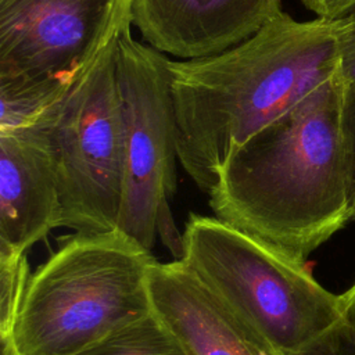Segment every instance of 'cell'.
Returning <instances> with one entry per match:
<instances>
[{
	"instance_id": "6da1fadb",
	"label": "cell",
	"mask_w": 355,
	"mask_h": 355,
	"mask_svg": "<svg viewBox=\"0 0 355 355\" xmlns=\"http://www.w3.org/2000/svg\"><path fill=\"white\" fill-rule=\"evenodd\" d=\"M337 19L280 11L212 55L168 57L178 159L209 193L226 158L338 73Z\"/></svg>"
},
{
	"instance_id": "7a4b0ae2",
	"label": "cell",
	"mask_w": 355,
	"mask_h": 355,
	"mask_svg": "<svg viewBox=\"0 0 355 355\" xmlns=\"http://www.w3.org/2000/svg\"><path fill=\"white\" fill-rule=\"evenodd\" d=\"M343 96L337 73L230 154L208 193L214 216L306 262L351 220Z\"/></svg>"
},
{
	"instance_id": "3957f363",
	"label": "cell",
	"mask_w": 355,
	"mask_h": 355,
	"mask_svg": "<svg viewBox=\"0 0 355 355\" xmlns=\"http://www.w3.org/2000/svg\"><path fill=\"white\" fill-rule=\"evenodd\" d=\"M155 261L119 229L75 233L29 276L8 338L19 355L80 352L153 312Z\"/></svg>"
},
{
	"instance_id": "277c9868",
	"label": "cell",
	"mask_w": 355,
	"mask_h": 355,
	"mask_svg": "<svg viewBox=\"0 0 355 355\" xmlns=\"http://www.w3.org/2000/svg\"><path fill=\"white\" fill-rule=\"evenodd\" d=\"M179 259L268 349L293 352L343 319L341 295L295 261L216 216L191 214Z\"/></svg>"
},
{
	"instance_id": "5b68a950",
	"label": "cell",
	"mask_w": 355,
	"mask_h": 355,
	"mask_svg": "<svg viewBox=\"0 0 355 355\" xmlns=\"http://www.w3.org/2000/svg\"><path fill=\"white\" fill-rule=\"evenodd\" d=\"M130 6V0H119L97 49L62 100L40 121L49 129L57 159L61 226L76 233L118 229L126 172V122L116 51L121 32L132 22Z\"/></svg>"
},
{
	"instance_id": "8992f818",
	"label": "cell",
	"mask_w": 355,
	"mask_h": 355,
	"mask_svg": "<svg viewBox=\"0 0 355 355\" xmlns=\"http://www.w3.org/2000/svg\"><path fill=\"white\" fill-rule=\"evenodd\" d=\"M132 22L121 32L116 72L126 122V172L118 229L151 250L161 236L182 251L168 200L176 189V119L168 57L139 42Z\"/></svg>"
},
{
	"instance_id": "52a82bcc",
	"label": "cell",
	"mask_w": 355,
	"mask_h": 355,
	"mask_svg": "<svg viewBox=\"0 0 355 355\" xmlns=\"http://www.w3.org/2000/svg\"><path fill=\"white\" fill-rule=\"evenodd\" d=\"M119 0H0V76L72 80Z\"/></svg>"
},
{
	"instance_id": "ba28073f",
	"label": "cell",
	"mask_w": 355,
	"mask_h": 355,
	"mask_svg": "<svg viewBox=\"0 0 355 355\" xmlns=\"http://www.w3.org/2000/svg\"><path fill=\"white\" fill-rule=\"evenodd\" d=\"M54 227L61 202L49 129L39 122L0 132V251L25 254Z\"/></svg>"
},
{
	"instance_id": "9c48e42d",
	"label": "cell",
	"mask_w": 355,
	"mask_h": 355,
	"mask_svg": "<svg viewBox=\"0 0 355 355\" xmlns=\"http://www.w3.org/2000/svg\"><path fill=\"white\" fill-rule=\"evenodd\" d=\"M143 40L179 60L218 54L257 32L280 0H130Z\"/></svg>"
},
{
	"instance_id": "30bf717a",
	"label": "cell",
	"mask_w": 355,
	"mask_h": 355,
	"mask_svg": "<svg viewBox=\"0 0 355 355\" xmlns=\"http://www.w3.org/2000/svg\"><path fill=\"white\" fill-rule=\"evenodd\" d=\"M153 312L187 355H269L180 261H155L148 270Z\"/></svg>"
},
{
	"instance_id": "8fae6325",
	"label": "cell",
	"mask_w": 355,
	"mask_h": 355,
	"mask_svg": "<svg viewBox=\"0 0 355 355\" xmlns=\"http://www.w3.org/2000/svg\"><path fill=\"white\" fill-rule=\"evenodd\" d=\"M72 82L73 79L0 76V132L40 122L62 100Z\"/></svg>"
},
{
	"instance_id": "7c38bea8",
	"label": "cell",
	"mask_w": 355,
	"mask_h": 355,
	"mask_svg": "<svg viewBox=\"0 0 355 355\" xmlns=\"http://www.w3.org/2000/svg\"><path fill=\"white\" fill-rule=\"evenodd\" d=\"M75 355H187V352L162 320L150 312Z\"/></svg>"
},
{
	"instance_id": "4fadbf2b",
	"label": "cell",
	"mask_w": 355,
	"mask_h": 355,
	"mask_svg": "<svg viewBox=\"0 0 355 355\" xmlns=\"http://www.w3.org/2000/svg\"><path fill=\"white\" fill-rule=\"evenodd\" d=\"M29 276L26 252L0 251V340L12 333Z\"/></svg>"
},
{
	"instance_id": "5bb4252c",
	"label": "cell",
	"mask_w": 355,
	"mask_h": 355,
	"mask_svg": "<svg viewBox=\"0 0 355 355\" xmlns=\"http://www.w3.org/2000/svg\"><path fill=\"white\" fill-rule=\"evenodd\" d=\"M279 355H355V327L343 318L302 348Z\"/></svg>"
},
{
	"instance_id": "9a60e30c",
	"label": "cell",
	"mask_w": 355,
	"mask_h": 355,
	"mask_svg": "<svg viewBox=\"0 0 355 355\" xmlns=\"http://www.w3.org/2000/svg\"><path fill=\"white\" fill-rule=\"evenodd\" d=\"M341 121L348 175L349 218L355 220V83L344 85Z\"/></svg>"
},
{
	"instance_id": "2e32d148",
	"label": "cell",
	"mask_w": 355,
	"mask_h": 355,
	"mask_svg": "<svg viewBox=\"0 0 355 355\" xmlns=\"http://www.w3.org/2000/svg\"><path fill=\"white\" fill-rule=\"evenodd\" d=\"M338 73L344 85L355 83V8L337 19Z\"/></svg>"
},
{
	"instance_id": "e0dca14e",
	"label": "cell",
	"mask_w": 355,
	"mask_h": 355,
	"mask_svg": "<svg viewBox=\"0 0 355 355\" xmlns=\"http://www.w3.org/2000/svg\"><path fill=\"white\" fill-rule=\"evenodd\" d=\"M316 17L338 19L355 8V0H301Z\"/></svg>"
},
{
	"instance_id": "ac0fdd59",
	"label": "cell",
	"mask_w": 355,
	"mask_h": 355,
	"mask_svg": "<svg viewBox=\"0 0 355 355\" xmlns=\"http://www.w3.org/2000/svg\"><path fill=\"white\" fill-rule=\"evenodd\" d=\"M341 295L343 318L355 327V283Z\"/></svg>"
},
{
	"instance_id": "d6986e66",
	"label": "cell",
	"mask_w": 355,
	"mask_h": 355,
	"mask_svg": "<svg viewBox=\"0 0 355 355\" xmlns=\"http://www.w3.org/2000/svg\"><path fill=\"white\" fill-rule=\"evenodd\" d=\"M0 341H1V355H19L10 338L0 340Z\"/></svg>"
}]
</instances>
